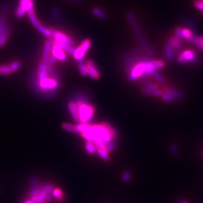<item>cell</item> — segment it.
I'll list each match as a JSON object with an SVG mask.
<instances>
[{"label":"cell","mask_w":203,"mask_h":203,"mask_svg":"<svg viewBox=\"0 0 203 203\" xmlns=\"http://www.w3.org/2000/svg\"><path fill=\"white\" fill-rule=\"evenodd\" d=\"M164 91L165 93H166V94L173 95V97L177 98L178 99H183L184 98V96H183L182 93H181L180 91L177 90L173 89L171 88H165L164 89Z\"/></svg>","instance_id":"cell-14"},{"label":"cell","mask_w":203,"mask_h":203,"mask_svg":"<svg viewBox=\"0 0 203 203\" xmlns=\"http://www.w3.org/2000/svg\"><path fill=\"white\" fill-rule=\"evenodd\" d=\"M30 183H31V185H32V187L38 186V178H36L35 177L32 178L30 179Z\"/></svg>","instance_id":"cell-43"},{"label":"cell","mask_w":203,"mask_h":203,"mask_svg":"<svg viewBox=\"0 0 203 203\" xmlns=\"http://www.w3.org/2000/svg\"><path fill=\"white\" fill-rule=\"evenodd\" d=\"M87 74L94 79H98L100 77V72L96 64L91 60H89L85 64Z\"/></svg>","instance_id":"cell-9"},{"label":"cell","mask_w":203,"mask_h":203,"mask_svg":"<svg viewBox=\"0 0 203 203\" xmlns=\"http://www.w3.org/2000/svg\"><path fill=\"white\" fill-rule=\"evenodd\" d=\"M0 9H1V12L2 15H5L8 11V5L5 2H3L1 3V6H0Z\"/></svg>","instance_id":"cell-41"},{"label":"cell","mask_w":203,"mask_h":203,"mask_svg":"<svg viewBox=\"0 0 203 203\" xmlns=\"http://www.w3.org/2000/svg\"><path fill=\"white\" fill-rule=\"evenodd\" d=\"M20 67H21V62L18 61H14L9 65V67L11 68V71H12V72L18 70V69L20 68Z\"/></svg>","instance_id":"cell-36"},{"label":"cell","mask_w":203,"mask_h":203,"mask_svg":"<svg viewBox=\"0 0 203 203\" xmlns=\"http://www.w3.org/2000/svg\"><path fill=\"white\" fill-rule=\"evenodd\" d=\"M11 73L9 65H0V76H7Z\"/></svg>","instance_id":"cell-22"},{"label":"cell","mask_w":203,"mask_h":203,"mask_svg":"<svg viewBox=\"0 0 203 203\" xmlns=\"http://www.w3.org/2000/svg\"><path fill=\"white\" fill-rule=\"evenodd\" d=\"M28 15L29 19H30L32 25L34 27H35L40 33H42L44 36H45L46 37L51 36L49 29L46 28L45 27H44L41 24V23L39 22L38 19H37V17L35 15V12L32 13H28Z\"/></svg>","instance_id":"cell-5"},{"label":"cell","mask_w":203,"mask_h":203,"mask_svg":"<svg viewBox=\"0 0 203 203\" xmlns=\"http://www.w3.org/2000/svg\"><path fill=\"white\" fill-rule=\"evenodd\" d=\"M56 43L59 45L60 47L65 51H67L68 52V53H70L71 55H73L74 54V52L75 51V48H73V46H71L70 45H68V44H65V43H62V42H57L55 41Z\"/></svg>","instance_id":"cell-17"},{"label":"cell","mask_w":203,"mask_h":203,"mask_svg":"<svg viewBox=\"0 0 203 203\" xmlns=\"http://www.w3.org/2000/svg\"><path fill=\"white\" fill-rule=\"evenodd\" d=\"M142 93L145 95H151V96H155V97H159L162 96V95L163 94V92H162L161 90H151L147 89L146 88H144L141 90Z\"/></svg>","instance_id":"cell-15"},{"label":"cell","mask_w":203,"mask_h":203,"mask_svg":"<svg viewBox=\"0 0 203 203\" xmlns=\"http://www.w3.org/2000/svg\"><path fill=\"white\" fill-rule=\"evenodd\" d=\"M95 153L99 156L102 159H103L104 160H105V161H109L110 160L109 155L108 154V152L106 151V150H102V149H96Z\"/></svg>","instance_id":"cell-24"},{"label":"cell","mask_w":203,"mask_h":203,"mask_svg":"<svg viewBox=\"0 0 203 203\" xmlns=\"http://www.w3.org/2000/svg\"><path fill=\"white\" fill-rule=\"evenodd\" d=\"M161 97H162V101H164L165 102H176L178 100V99L176 98L175 97H173V95H172L170 94H166V93H165V94H162Z\"/></svg>","instance_id":"cell-27"},{"label":"cell","mask_w":203,"mask_h":203,"mask_svg":"<svg viewBox=\"0 0 203 203\" xmlns=\"http://www.w3.org/2000/svg\"><path fill=\"white\" fill-rule=\"evenodd\" d=\"M52 42V49L51 53L54 57L56 58V59L59 60L61 61H65L66 60V54L60 46L58 45L55 39H50Z\"/></svg>","instance_id":"cell-8"},{"label":"cell","mask_w":203,"mask_h":203,"mask_svg":"<svg viewBox=\"0 0 203 203\" xmlns=\"http://www.w3.org/2000/svg\"><path fill=\"white\" fill-rule=\"evenodd\" d=\"M72 1L76 2L77 3H82L83 2V0H72Z\"/></svg>","instance_id":"cell-46"},{"label":"cell","mask_w":203,"mask_h":203,"mask_svg":"<svg viewBox=\"0 0 203 203\" xmlns=\"http://www.w3.org/2000/svg\"><path fill=\"white\" fill-rule=\"evenodd\" d=\"M202 157H203V152H202Z\"/></svg>","instance_id":"cell-51"},{"label":"cell","mask_w":203,"mask_h":203,"mask_svg":"<svg viewBox=\"0 0 203 203\" xmlns=\"http://www.w3.org/2000/svg\"><path fill=\"white\" fill-rule=\"evenodd\" d=\"M173 48L172 47V45H171L170 42H169V40L167 42L166 44V47H165V50H164V55L165 58L168 61H172L173 57Z\"/></svg>","instance_id":"cell-13"},{"label":"cell","mask_w":203,"mask_h":203,"mask_svg":"<svg viewBox=\"0 0 203 203\" xmlns=\"http://www.w3.org/2000/svg\"><path fill=\"white\" fill-rule=\"evenodd\" d=\"M71 1H72V0H71Z\"/></svg>","instance_id":"cell-52"},{"label":"cell","mask_w":203,"mask_h":203,"mask_svg":"<svg viewBox=\"0 0 203 203\" xmlns=\"http://www.w3.org/2000/svg\"><path fill=\"white\" fill-rule=\"evenodd\" d=\"M5 25V15H0V37H1L3 29Z\"/></svg>","instance_id":"cell-38"},{"label":"cell","mask_w":203,"mask_h":203,"mask_svg":"<svg viewBox=\"0 0 203 203\" xmlns=\"http://www.w3.org/2000/svg\"><path fill=\"white\" fill-rule=\"evenodd\" d=\"M145 88L151 90H158L159 86L156 84H149L148 85H146Z\"/></svg>","instance_id":"cell-42"},{"label":"cell","mask_w":203,"mask_h":203,"mask_svg":"<svg viewBox=\"0 0 203 203\" xmlns=\"http://www.w3.org/2000/svg\"><path fill=\"white\" fill-rule=\"evenodd\" d=\"M19 4L15 11V16L17 18H22L26 13H34V2L35 0H19Z\"/></svg>","instance_id":"cell-2"},{"label":"cell","mask_w":203,"mask_h":203,"mask_svg":"<svg viewBox=\"0 0 203 203\" xmlns=\"http://www.w3.org/2000/svg\"><path fill=\"white\" fill-rule=\"evenodd\" d=\"M105 147H106V149L107 150V152H112L114 151L116 149V141L115 140H111L110 141H108V142L105 143Z\"/></svg>","instance_id":"cell-25"},{"label":"cell","mask_w":203,"mask_h":203,"mask_svg":"<svg viewBox=\"0 0 203 203\" xmlns=\"http://www.w3.org/2000/svg\"><path fill=\"white\" fill-rule=\"evenodd\" d=\"M101 203H112V202H107V201H103Z\"/></svg>","instance_id":"cell-50"},{"label":"cell","mask_w":203,"mask_h":203,"mask_svg":"<svg viewBox=\"0 0 203 203\" xmlns=\"http://www.w3.org/2000/svg\"><path fill=\"white\" fill-rule=\"evenodd\" d=\"M42 191V187L41 186H36V187H32V189L30 190V192H29V195H30V198L31 197H34L37 196L40 192Z\"/></svg>","instance_id":"cell-32"},{"label":"cell","mask_w":203,"mask_h":203,"mask_svg":"<svg viewBox=\"0 0 203 203\" xmlns=\"http://www.w3.org/2000/svg\"><path fill=\"white\" fill-rule=\"evenodd\" d=\"M144 70L145 67L143 62L139 61L129 73V80L130 81H134L136 79L140 78L143 75Z\"/></svg>","instance_id":"cell-7"},{"label":"cell","mask_w":203,"mask_h":203,"mask_svg":"<svg viewBox=\"0 0 203 203\" xmlns=\"http://www.w3.org/2000/svg\"><path fill=\"white\" fill-rule=\"evenodd\" d=\"M183 22H185V25H187V26H189V28L191 29V30H193L192 32L193 33V34L195 36V33H194L193 31H195L196 26H195V23H194L193 21L191 20L189 18H188V17H185V18H183Z\"/></svg>","instance_id":"cell-28"},{"label":"cell","mask_w":203,"mask_h":203,"mask_svg":"<svg viewBox=\"0 0 203 203\" xmlns=\"http://www.w3.org/2000/svg\"><path fill=\"white\" fill-rule=\"evenodd\" d=\"M126 17H127V21H128L129 23L130 24V25L133 29V32H134V33L136 34V38L138 40L139 43H140V44L141 45L143 49L145 51H146L149 55H150V56L153 55V54H154L153 51L149 48V46H148L146 40H145V38L143 34L142 33L141 29L140 28V26H139L138 23L136 21L134 14H133L132 12H131V11H128V12L126 13Z\"/></svg>","instance_id":"cell-1"},{"label":"cell","mask_w":203,"mask_h":203,"mask_svg":"<svg viewBox=\"0 0 203 203\" xmlns=\"http://www.w3.org/2000/svg\"><path fill=\"white\" fill-rule=\"evenodd\" d=\"M62 127L68 131H70L72 133H77V131L76 129V126L73 124H69V123H64L62 124Z\"/></svg>","instance_id":"cell-26"},{"label":"cell","mask_w":203,"mask_h":203,"mask_svg":"<svg viewBox=\"0 0 203 203\" xmlns=\"http://www.w3.org/2000/svg\"><path fill=\"white\" fill-rule=\"evenodd\" d=\"M153 76L155 78V79L157 80L159 83H160V84H164V82H165L164 78L159 72H157L156 71L155 72H154V73L153 74Z\"/></svg>","instance_id":"cell-34"},{"label":"cell","mask_w":203,"mask_h":203,"mask_svg":"<svg viewBox=\"0 0 203 203\" xmlns=\"http://www.w3.org/2000/svg\"><path fill=\"white\" fill-rule=\"evenodd\" d=\"M182 35L183 38H185L187 42H189L190 40L195 36L192 31L187 28H182Z\"/></svg>","instance_id":"cell-21"},{"label":"cell","mask_w":203,"mask_h":203,"mask_svg":"<svg viewBox=\"0 0 203 203\" xmlns=\"http://www.w3.org/2000/svg\"><path fill=\"white\" fill-rule=\"evenodd\" d=\"M132 176V173L131 172L130 170H125L123 172V174L122 176V180L124 182H128L130 181V179H131Z\"/></svg>","instance_id":"cell-31"},{"label":"cell","mask_w":203,"mask_h":203,"mask_svg":"<svg viewBox=\"0 0 203 203\" xmlns=\"http://www.w3.org/2000/svg\"><path fill=\"white\" fill-rule=\"evenodd\" d=\"M176 203H189L187 201H183V200H179L176 202Z\"/></svg>","instance_id":"cell-45"},{"label":"cell","mask_w":203,"mask_h":203,"mask_svg":"<svg viewBox=\"0 0 203 203\" xmlns=\"http://www.w3.org/2000/svg\"><path fill=\"white\" fill-rule=\"evenodd\" d=\"M192 44L196 45L197 47L203 45V36H194L192 39L190 40V42Z\"/></svg>","instance_id":"cell-23"},{"label":"cell","mask_w":203,"mask_h":203,"mask_svg":"<svg viewBox=\"0 0 203 203\" xmlns=\"http://www.w3.org/2000/svg\"><path fill=\"white\" fill-rule=\"evenodd\" d=\"M49 32H50L51 36H53L55 41L65 43L71 46H73L74 44L73 40L71 38H69L68 36L65 35L64 33L61 32L59 31H57L55 30V29H52V28L49 29Z\"/></svg>","instance_id":"cell-6"},{"label":"cell","mask_w":203,"mask_h":203,"mask_svg":"<svg viewBox=\"0 0 203 203\" xmlns=\"http://www.w3.org/2000/svg\"><path fill=\"white\" fill-rule=\"evenodd\" d=\"M48 201L47 200H45L44 201H42V202H36V203H48Z\"/></svg>","instance_id":"cell-47"},{"label":"cell","mask_w":203,"mask_h":203,"mask_svg":"<svg viewBox=\"0 0 203 203\" xmlns=\"http://www.w3.org/2000/svg\"><path fill=\"white\" fill-rule=\"evenodd\" d=\"M169 42L172 45L173 49L176 51L182 48V42L177 39L176 36H172L169 39Z\"/></svg>","instance_id":"cell-16"},{"label":"cell","mask_w":203,"mask_h":203,"mask_svg":"<svg viewBox=\"0 0 203 203\" xmlns=\"http://www.w3.org/2000/svg\"><path fill=\"white\" fill-rule=\"evenodd\" d=\"M52 15L55 17V19L57 21H60L62 19V16L61 14L60 11L58 9L57 7H53L51 9Z\"/></svg>","instance_id":"cell-33"},{"label":"cell","mask_w":203,"mask_h":203,"mask_svg":"<svg viewBox=\"0 0 203 203\" xmlns=\"http://www.w3.org/2000/svg\"><path fill=\"white\" fill-rule=\"evenodd\" d=\"M41 187H42V191H45V192H47L48 194L52 193V191H53V186L51 184H49V183L44 184L43 185H42Z\"/></svg>","instance_id":"cell-35"},{"label":"cell","mask_w":203,"mask_h":203,"mask_svg":"<svg viewBox=\"0 0 203 203\" xmlns=\"http://www.w3.org/2000/svg\"><path fill=\"white\" fill-rule=\"evenodd\" d=\"M85 149L86 150V151L90 155L95 153L96 147L95 146L94 141H86V143L85 145Z\"/></svg>","instance_id":"cell-19"},{"label":"cell","mask_w":203,"mask_h":203,"mask_svg":"<svg viewBox=\"0 0 203 203\" xmlns=\"http://www.w3.org/2000/svg\"><path fill=\"white\" fill-rule=\"evenodd\" d=\"M195 6L203 13V0H195Z\"/></svg>","instance_id":"cell-40"},{"label":"cell","mask_w":203,"mask_h":203,"mask_svg":"<svg viewBox=\"0 0 203 203\" xmlns=\"http://www.w3.org/2000/svg\"><path fill=\"white\" fill-rule=\"evenodd\" d=\"M199 48L201 49V50H202V51H203V45H201V46H199Z\"/></svg>","instance_id":"cell-49"},{"label":"cell","mask_w":203,"mask_h":203,"mask_svg":"<svg viewBox=\"0 0 203 203\" xmlns=\"http://www.w3.org/2000/svg\"><path fill=\"white\" fill-rule=\"evenodd\" d=\"M170 151L173 157H178L179 156V149L178 145L175 143H172L170 145Z\"/></svg>","instance_id":"cell-20"},{"label":"cell","mask_w":203,"mask_h":203,"mask_svg":"<svg viewBox=\"0 0 203 203\" xmlns=\"http://www.w3.org/2000/svg\"><path fill=\"white\" fill-rule=\"evenodd\" d=\"M25 203H34V202L32 201H30V200H28V201H26Z\"/></svg>","instance_id":"cell-48"},{"label":"cell","mask_w":203,"mask_h":203,"mask_svg":"<svg viewBox=\"0 0 203 203\" xmlns=\"http://www.w3.org/2000/svg\"><path fill=\"white\" fill-rule=\"evenodd\" d=\"M78 68L79 71L82 76H86L87 74V69H86V65L84 61V60H80L78 62Z\"/></svg>","instance_id":"cell-29"},{"label":"cell","mask_w":203,"mask_h":203,"mask_svg":"<svg viewBox=\"0 0 203 203\" xmlns=\"http://www.w3.org/2000/svg\"><path fill=\"white\" fill-rule=\"evenodd\" d=\"M51 49H52V42L51 40L49 41H46L43 49V53H42V61L46 62L50 57V54L51 53Z\"/></svg>","instance_id":"cell-11"},{"label":"cell","mask_w":203,"mask_h":203,"mask_svg":"<svg viewBox=\"0 0 203 203\" xmlns=\"http://www.w3.org/2000/svg\"><path fill=\"white\" fill-rule=\"evenodd\" d=\"M68 107L74 120L75 122H79L78 109L77 105H76V103L73 101H70L68 104Z\"/></svg>","instance_id":"cell-10"},{"label":"cell","mask_w":203,"mask_h":203,"mask_svg":"<svg viewBox=\"0 0 203 203\" xmlns=\"http://www.w3.org/2000/svg\"><path fill=\"white\" fill-rule=\"evenodd\" d=\"M175 32H176V36H175L176 37V38L182 42L183 38V35H182V28H179V27L176 28Z\"/></svg>","instance_id":"cell-39"},{"label":"cell","mask_w":203,"mask_h":203,"mask_svg":"<svg viewBox=\"0 0 203 203\" xmlns=\"http://www.w3.org/2000/svg\"><path fill=\"white\" fill-rule=\"evenodd\" d=\"M10 31L11 27L7 25H5L3 29L1 37H0V46H3L5 43L7 42V40L10 34Z\"/></svg>","instance_id":"cell-12"},{"label":"cell","mask_w":203,"mask_h":203,"mask_svg":"<svg viewBox=\"0 0 203 203\" xmlns=\"http://www.w3.org/2000/svg\"><path fill=\"white\" fill-rule=\"evenodd\" d=\"M90 46H91L90 39H85L79 46V48L75 49V51L73 54L74 59L78 61L80 60H82L83 58L84 57L86 51H88Z\"/></svg>","instance_id":"cell-4"},{"label":"cell","mask_w":203,"mask_h":203,"mask_svg":"<svg viewBox=\"0 0 203 203\" xmlns=\"http://www.w3.org/2000/svg\"><path fill=\"white\" fill-rule=\"evenodd\" d=\"M52 193H53L54 196V198H55L57 200L61 201L63 199L62 191L59 188H55V189H53V191H52Z\"/></svg>","instance_id":"cell-30"},{"label":"cell","mask_w":203,"mask_h":203,"mask_svg":"<svg viewBox=\"0 0 203 203\" xmlns=\"http://www.w3.org/2000/svg\"><path fill=\"white\" fill-rule=\"evenodd\" d=\"M56 61H57L56 58L54 57L53 56H51V57H49L48 60L47 61H46L45 62L48 63V65H53V64L56 62Z\"/></svg>","instance_id":"cell-44"},{"label":"cell","mask_w":203,"mask_h":203,"mask_svg":"<svg viewBox=\"0 0 203 203\" xmlns=\"http://www.w3.org/2000/svg\"><path fill=\"white\" fill-rule=\"evenodd\" d=\"M153 65L156 69L164 67L165 65V62L161 60H153Z\"/></svg>","instance_id":"cell-37"},{"label":"cell","mask_w":203,"mask_h":203,"mask_svg":"<svg viewBox=\"0 0 203 203\" xmlns=\"http://www.w3.org/2000/svg\"><path fill=\"white\" fill-rule=\"evenodd\" d=\"M177 61L179 63L189 62L190 64H193L199 62V57H196L195 51L193 50H186L179 55Z\"/></svg>","instance_id":"cell-3"},{"label":"cell","mask_w":203,"mask_h":203,"mask_svg":"<svg viewBox=\"0 0 203 203\" xmlns=\"http://www.w3.org/2000/svg\"><path fill=\"white\" fill-rule=\"evenodd\" d=\"M92 13L95 16L101 19H106L107 18V13L99 8H94L92 10Z\"/></svg>","instance_id":"cell-18"}]
</instances>
